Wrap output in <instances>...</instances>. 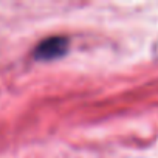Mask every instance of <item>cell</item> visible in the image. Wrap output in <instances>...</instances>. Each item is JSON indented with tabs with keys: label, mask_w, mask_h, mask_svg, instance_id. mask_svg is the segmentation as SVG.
I'll return each mask as SVG.
<instances>
[{
	"label": "cell",
	"mask_w": 158,
	"mask_h": 158,
	"mask_svg": "<svg viewBox=\"0 0 158 158\" xmlns=\"http://www.w3.org/2000/svg\"><path fill=\"white\" fill-rule=\"evenodd\" d=\"M68 48V40L65 37H48L45 40H42L37 48H36V57L37 59H54L62 56Z\"/></svg>",
	"instance_id": "obj_1"
}]
</instances>
